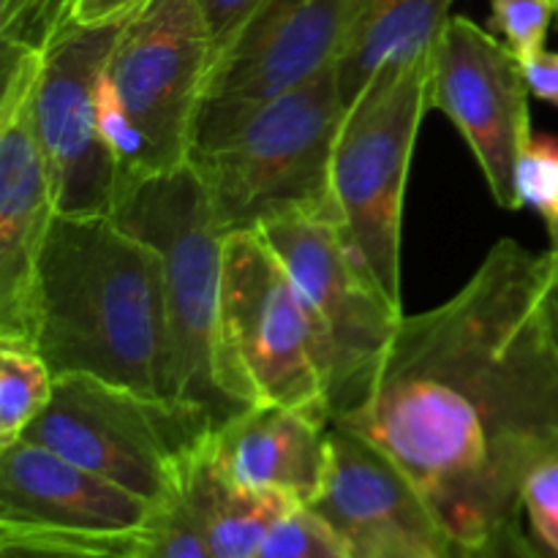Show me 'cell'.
Instances as JSON below:
<instances>
[{
  "instance_id": "30",
  "label": "cell",
  "mask_w": 558,
  "mask_h": 558,
  "mask_svg": "<svg viewBox=\"0 0 558 558\" xmlns=\"http://www.w3.org/2000/svg\"><path fill=\"white\" fill-rule=\"evenodd\" d=\"M145 3L147 0H80L74 22H80V25H101V22L129 20Z\"/></svg>"
},
{
  "instance_id": "27",
  "label": "cell",
  "mask_w": 558,
  "mask_h": 558,
  "mask_svg": "<svg viewBox=\"0 0 558 558\" xmlns=\"http://www.w3.org/2000/svg\"><path fill=\"white\" fill-rule=\"evenodd\" d=\"M199 3L213 38V63H216L265 0H199Z\"/></svg>"
},
{
  "instance_id": "4",
  "label": "cell",
  "mask_w": 558,
  "mask_h": 558,
  "mask_svg": "<svg viewBox=\"0 0 558 558\" xmlns=\"http://www.w3.org/2000/svg\"><path fill=\"white\" fill-rule=\"evenodd\" d=\"M343 114L332 69L196 136L189 167L205 185L218 229L259 232L294 216L338 223L332 156Z\"/></svg>"
},
{
  "instance_id": "16",
  "label": "cell",
  "mask_w": 558,
  "mask_h": 558,
  "mask_svg": "<svg viewBox=\"0 0 558 558\" xmlns=\"http://www.w3.org/2000/svg\"><path fill=\"white\" fill-rule=\"evenodd\" d=\"M330 425L300 409L256 403L223 423L207 441L216 466L234 483L272 490L311 507L325 485Z\"/></svg>"
},
{
  "instance_id": "22",
  "label": "cell",
  "mask_w": 558,
  "mask_h": 558,
  "mask_svg": "<svg viewBox=\"0 0 558 558\" xmlns=\"http://www.w3.org/2000/svg\"><path fill=\"white\" fill-rule=\"evenodd\" d=\"M80 0H0V47L41 54L74 25Z\"/></svg>"
},
{
  "instance_id": "25",
  "label": "cell",
  "mask_w": 558,
  "mask_h": 558,
  "mask_svg": "<svg viewBox=\"0 0 558 558\" xmlns=\"http://www.w3.org/2000/svg\"><path fill=\"white\" fill-rule=\"evenodd\" d=\"M554 16V0H490V27L518 60L543 52Z\"/></svg>"
},
{
  "instance_id": "20",
  "label": "cell",
  "mask_w": 558,
  "mask_h": 558,
  "mask_svg": "<svg viewBox=\"0 0 558 558\" xmlns=\"http://www.w3.org/2000/svg\"><path fill=\"white\" fill-rule=\"evenodd\" d=\"M0 558H136V532L80 534L0 526Z\"/></svg>"
},
{
  "instance_id": "21",
  "label": "cell",
  "mask_w": 558,
  "mask_h": 558,
  "mask_svg": "<svg viewBox=\"0 0 558 558\" xmlns=\"http://www.w3.org/2000/svg\"><path fill=\"white\" fill-rule=\"evenodd\" d=\"M136 558H218L180 488L153 505L145 526L136 532Z\"/></svg>"
},
{
  "instance_id": "15",
  "label": "cell",
  "mask_w": 558,
  "mask_h": 558,
  "mask_svg": "<svg viewBox=\"0 0 558 558\" xmlns=\"http://www.w3.org/2000/svg\"><path fill=\"white\" fill-rule=\"evenodd\" d=\"M153 505L41 445L0 447V526L131 534Z\"/></svg>"
},
{
  "instance_id": "7",
  "label": "cell",
  "mask_w": 558,
  "mask_h": 558,
  "mask_svg": "<svg viewBox=\"0 0 558 558\" xmlns=\"http://www.w3.org/2000/svg\"><path fill=\"white\" fill-rule=\"evenodd\" d=\"M283 262L305 305L332 423L357 412L374 392L403 308L360 265L336 221L294 216L259 229ZM330 423V425H332Z\"/></svg>"
},
{
  "instance_id": "2",
  "label": "cell",
  "mask_w": 558,
  "mask_h": 558,
  "mask_svg": "<svg viewBox=\"0 0 558 558\" xmlns=\"http://www.w3.org/2000/svg\"><path fill=\"white\" fill-rule=\"evenodd\" d=\"M33 349L54 379L85 374L167 398L161 254L112 216L58 213L33 283Z\"/></svg>"
},
{
  "instance_id": "10",
  "label": "cell",
  "mask_w": 558,
  "mask_h": 558,
  "mask_svg": "<svg viewBox=\"0 0 558 558\" xmlns=\"http://www.w3.org/2000/svg\"><path fill=\"white\" fill-rule=\"evenodd\" d=\"M123 22H74L38 58L33 129L60 216H112L120 202V169L98 123V82Z\"/></svg>"
},
{
  "instance_id": "11",
  "label": "cell",
  "mask_w": 558,
  "mask_h": 558,
  "mask_svg": "<svg viewBox=\"0 0 558 558\" xmlns=\"http://www.w3.org/2000/svg\"><path fill=\"white\" fill-rule=\"evenodd\" d=\"M523 63L496 33L452 14L430 49V107L466 140L496 205L518 210L515 169L532 140Z\"/></svg>"
},
{
  "instance_id": "6",
  "label": "cell",
  "mask_w": 558,
  "mask_h": 558,
  "mask_svg": "<svg viewBox=\"0 0 558 558\" xmlns=\"http://www.w3.org/2000/svg\"><path fill=\"white\" fill-rule=\"evenodd\" d=\"M216 430L205 414L178 401L71 374L54 379L52 401L22 439L158 505Z\"/></svg>"
},
{
  "instance_id": "12",
  "label": "cell",
  "mask_w": 558,
  "mask_h": 558,
  "mask_svg": "<svg viewBox=\"0 0 558 558\" xmlns=\"http://www.w3.org/2000/svg\"><path fill=\"white\" fill-rule=\"evenodd\" d=\"M38 58L0 47V343L31 349L36 267L58 216L33 129Z\"/></svg>"
},
{
  "instance_id": "24",
  "label": "cell",
  "mask_w": 558,
  "mask_h": 558,
  "mask_svg": "<svg viewBox=\"0 0 558 558\" xmlns=\"http://www.w3.org/2000/svg\"><path fill=\"white\" fill-rule=\"evenodd\" d=\"M518 210L532 207L545 221L558 218V140L532 136L515 169Z\"/></svg>"
},
{
  "instance_id": "8",
  "label": "cell",
  "mask_w": 558,
  "mask_h": 558,
  "mask_svg": "<svg viewBox=\"0 0 558 558\" xmlns=\"http://www.w3.org/2000/svg\"><path fill=\"white\" fill-rule=\"evenodd\" d=\"M223 336L251 401L332 423L314 327L292 276L262 232L223 240Z\"/></svg>"
},
{
  "instance_id": "26",
  "label": "cell",
  "mask_w": 558,
  "mask_h": 558,
  "mask_svg": "<svg viewBox=\"0 0 558 558\" xmlns=\"http://www.w3.org/2000/svg\"><path fill=\"white\" fill-rule=\"evenodd\" d=\"M523 510L550 558H558V463L537 469L523 485Z\"/></svg>"
},
{
  "instance_id": "9",
  "label": "cell",
  "mask_w": 558,
  "mask_h": 558,
  "mask_svg": "<svg viewBox=\"0 0 558 558\" xmlns=\"http://www.w3.org/2000/svg\"><path fill=\"white\" fill-rule=\"evenodd\" d=\"M210 71L213 38L199 0H147L123 22L104 74L140 134L145 178L189 163Z\"/></svg>"
},
{
  "instance_id": "23",
  "label": "cell",
  "mask_w": 558,
  "mask_h": 558,
  "mask_svg": "<svg viewBox=\"0 0 558 558\" xmlns=\"http://www.w3.org/2000/svg\"><path fill=\"white\" fill-rule=\"evenodd\" d=\"M254 558H352L338 534L311 507H292L283 512Z\"/></svg>"
},
{
  "instance_id": "3",
  "label": "cell",
  "mask_w": 558,
  "mask_h": 558,
  "mask_svg": "<svg viewBox=\"0 0 558 558\" xmlns=\"http://www.w3.org/2000/svg\"><path fill=\"white\" fill-rule=\"evenodd\" d=\"M163 259L167 398L216 428L256 407L234 374L223 336V240L199 174L185 163L140 180L112 213Z\"/></svg>"
},
{
  "instance_id": "32",
  "label": "cell",
  "mask_w": 558,
  "mask_h": 558,
  "mask_svg": "<svg viewBox=\"0 0 558 558\" xmlns=\"http://www.w3.org/2000/svg\"><path fill=\"white\" fill-rule=\"evenodd\" d=\"M445 558H494V548H490V539H485V543H461V539H452Z\"/></svg>"
},
{
  "instance_id": "14",
  "label": "cell",
  "mask_w": 558,
  "mask_h": 558,
  "mask_svg": "<svg viewBox=\"0 0 558 558\" xmlns=\"http://www.w3.org/2000/svg\"><path fill=\"white\" fill-rule=\"evenodd\" d=\"M325 485L311 510L352 558H445L450 532L423 490L381 447L330 425Z\"/></svg>"
},
{
  "instance_id": "33",
  "label": "cell",
  "mask_w": 558,
  "mask_h": 558,
  "mask_svg": "<svg viewBox=\"0 0 558 558\" xmlns=\"http://www.w3.org/2000/svg\"><path fill=\"white\" fill-rule=\"evenodd\" d=\"M548 223V240H550V248H548V256L550 259H558V218H550Z\"/></svg>"
},
{
  "instance_id": "17",
  "label": "cell",
  "mask_w": 558,
  "mask_h": 558,
  "mask_svg": "<svg viewBox=\"0 0 558 558\" xmlns=\"http://www.w3.org/2000/svg\"><path fill=\"white\" fill-rule=\"evenodd\" d=\"M456 0H354L352 27L338 60V85L349 104L390 65H407L434 49Z\"/></svg>"
},
{
  "instance_id": "31",
  "label": "cell",
  "mask_w": 558,
  "mask_h": 558,
  "mask_svg": "<svg viewBox=\"0 0 558 558\" xmlns=\"http://www.w3.org/2000/svg\"><path fill=\"white\" fill-rule=\"evenodd\" d=\"M490 548H494V558H550L523 534L521 521H512L507 526H501L490 537Z\"/></svg>"
},
{
  "instance_id": "5",
  "label": "cell",
  "mask_w": 558,
  "mask_h": 558,
  "mask_svg": "<svg viewBox=\"0 0 558 558\" xmlns=\"http://www.w3.org/2000/svg\"><path fill=\"white\" fill-rule=\"evenodd\" d=\"M430 109V52L381 69L347 107L332 156L338 229L401 305V223L420 123Z\"/></svg>"
},
{
  "instance_id": "28",
  "label": "cell",
  "mask_w": 558,
  "mask_h": 558,
  "mask_svg": "<svg viewBox=\"0 0 558 558\" xmlns=\"http://www.w3.org/2000/svg\"><path fill=\"white\" fill-rule=\"evenodd\" d=\"M521 63L532 96L558 107V52L543 49V52L532 54L529 60H521Z\"/></svg>"
},
{
  "instance_id": "29",
  "label": "cell",
  "mask_w": 558,
  "mask_h": 558,
  "mask_svg": "<svg viewBox=\"0 0 558 558\" xmlns=\"http://www.w3.org/2000/svg\"><path fill=\"white\" fill-rule=\"evenodd\" d=\"M539 267H543V281H539V316H543V327L548 332L550 343L558 352V259H550L548 254L539 256Z\"/></svg>"
},
{
  "instance_id": "18",
  "label": "cell",
  "mask_w": 558,
  "mask_h": 558,
  "mask_svg": "<svg viewBox=\"0 0 558 558\" xmlns=\"http://www.w3.org/2000/svg\"><path fill=\"white\" fill-rule=\"evenodd\" d=\"M207 441L185 466L178 483L180 494L213 554L218 558H254L272 523L298 505L272 490L245 488L229 480L210 458Z\"/></svg>"
},
{
  "instance_id": "1",
  "label": "cell",
  "mask_w": 558,
  "mask_h": 558,
  "mask_svg": "<svg viewBox=\"0 0 558 558\" xmlns=\"http://www.w3.org/2000/svg\"><path fill=\"white\" fill-rule=\"evenodd\" d=\"M539 281V256L499 240L461 292L403 316L368 401L336 420L381 447L461 543L521 521L526 480L558 463Z\"/></svg>"
},
{
  "instance_id": "19",
  "label": "cell",
  "mask_w": 558,
  "mask_h": 558,
  "mask_svg": "<svg viewBox=\"0 0 558 558\" xmlns=\"http://www.w3.org/2000/svg\"><path fill=\"white\" fill-rule=\"evenodd\" d=\"M54 376L31 347L0 343V447L14 445L49 407Z\"/></svg>"
},
{
  "instance_id": "34",
  "label": "cell",
  "mask_w": 558,
  "mask_h": 558,
  "mask_svg": "<svg viewBox=\"0 0 558 558\" xmlns=\"http://www.w3.org/2000/svg\"><path fill=\"white\" fill-rule=\"evenodd\" d=\"M554 5H556V16H558V0H554Z\"/></svg>"
},
{
  "instance_id": "13",
  "label": "cell",
  "mask_w": 558,
  "mask_h": 558,
  "mask_svg": "<svg viewBox=\"0 0 558 558\" xmlns=\"http://www.w3.org/2000/svg\"><path fill=\"white\" fill-rule=\"evenodd\" d=\"M352 14L354 0H265L213 63L194 140L338 69Z\"/></svg>"
}]
</instances>
